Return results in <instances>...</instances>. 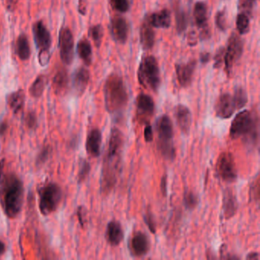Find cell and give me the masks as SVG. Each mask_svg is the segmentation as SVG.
I'll return each instance as SVG.
<instances>
[{
  "instance_id": "cell-24",
  "label": "cell",
  "mask_w": 260,
  "mask_h": 260,
  "mask_svg": "<svg viewBox=\"0 0 260 260\" xmlns=\"http://www.w3.org/2000/svg\"><path fill=\"white\" fill-rule=\"evenodd\" d=\"M146 19L152 27L157 29H169L172 23L171 13L166 9L146 16Z\"/></svg>"
},
{
  "instance_id": "cell-10",
  "label": "cell",
  "mask_w": 260,
  "mask_h": 260,
  "mask_svg": "<svg viewBox=\"0 0 260 260\" xmlns=\"http://www.w3.org/2000/svg\"><path fill=\"white\" fill-rule=\"evenodd\" d=\"M243 41L237 34L233 33L228 40V45L225 50V70L228 77H231L233 66L237 60H240L243 54Z\"/></svg>"
},
{
  "instance_id": "cell-12",
  "label": "cell",
  "mask_w": 260,
  "mask_h": 260,
  "mask_svg": "<svg viewBox=\"0 0 260 260\" xmlns=\"http://www.w3.org/2000/svg\"><path fill=\"white\" fill-rule=\"evenodd\" d=\"M237 110L233 95L229 93H224L220 95L214 106L216 116L221 119H228Z\"/></svg>"
},
{
  "instance_id": "cell-43",
  "label": "cell",
  "mask_w": 260,
  "mask_h": 260,
  "mask_svg": "<svg viewBox=\"0 0 260 260\" xmlns=\"http://www.w3.org/2000/svg\"><path fill=\"white\" fill-rule=\"evenodd\" d=\"M77 218H78L80 225L82 228H84L86 223H87V211L84 206H79L77 212Z\"/></svg>"
},
{
  "instance_id": "cell-26",
  "label": "cell",
  "mask_w": 260,
  "mask_h": 260,
  "mask_svg": "<svg viewBox=\"0 0 260 260\" xmlns=\"http://www.w3.org/2000/svg\"><path fill=\"white\" fill-rule=\"evenodd\" d=\"M68 86V76L66 70L57 72L53 79V88L57 95H63Z\"/></svg>"
},
{
  "instance_id": "cell-32",
  "label": "cell",
  "mask_w": 260,
  "mask_h": 260,
  "mask_svg": "<svg viewBox=\"0 0 260 260\" xmlns=\"http://www.w3.org/2000/svg\"><path fill=\"white\" fill-rule=\"evenodd\" d=\"M233 97L234 99L237 110L244 107L247 105V102H248L247 92L242 87H238V88H236L235 89Z\"/></svg>"
},
{
  "instance_id": "cell-17",
  "label": "cell",
  "mask_w": 260,
  "mask_h": 260,
  "mask_svg": "<svg viewBox=\"0 0 260 260\" xmlns=\"http://www.w3.org/2000/svg\"><path fill=\"white\" fill-rule=\"evenodd\" d=\"M102 140V132L99 128H93L89 131L86 142V150L89 157L97 158L100 156Z\"/></svg>"
},
{
  "instance_id": "cell-16",
  "label": "cell",
  "mask_w": 260,
  "mask_h": 260,
  "mask_svg": "<svg viewBox=\"0 0 260 260\" xmlns=\"http://www.w3.org/2000/svg\"><path fill=\"white\" fill-rule=\"evenodd\" d=\"M197 62L192 60L186 63L175 65L177 79L182 87H188L192 84L193 76L196 71Z\"/></svg>"
},
{
  "instance_id": "cell-35",
  "label": "cell",
  "mask_w": 260,
  "mask_h": 260,
  "mask_svg": "<svg viewBox=\"0 0 260 260\" xmlns=\"http://www.w3.org/2000/svg\"><path fill=\"white\" fill-rule=\"evenodd\" d=\"M215 24L219 30L226 31L228 28V19L225 10L218 11L215 16Z\"/></svg>"
},
{
  "instance_id": "cell-27",
  "label": "cell",
  "mask_w": 260,
  "mask_h": 260,
  "mask_svg": "<svg viewBox=\"0 0 260 260\" xmlns=\"http://www.w3.org/2000/svg\"><path fill=\"white\" fill-rule=\"evenodd\" d=\"M77 53L87 66L92 63V51L90 43L87 39H82L77 44Z\"/></svg>"
},
{
  "instance_id": "cell-47",
  "label": "cell",
  "mask_w": 260,
  "mask_h": 260,
  "mask_svg": "<svg viewBox=\"0 0 260 260\" xmlns=\"http://www.w3.org/2000/svg\"><path fill=\"white\" fill-rule=\"evenodd\" d=\"M160 189H161L162 194L164 196H167V176L166 175L162 177L161 182H160Z\"/></svg>"
},
{
  "instance_id": "cell-45",
  "label": "cell",
  "mask_w": 260,
  "mask_h": 260,
  "mask_svg": "<svg viewBox=\"0 0 260 260\" xmlns=\"http://www.w3.org/2000/svg\"><path fill=\"white\" fill-rule=\"evenodd\" d=\"M19 0H5V6L9 12H13L17 8Z\"/></svg>"
},
{
  "instance_id": "cell-3",
  "label": "cell",
  "mask_w": 260,
  "mask_h": 260,
  "mask_svg": "<svg viewBox=\"0 0 260 260\" xmlns=\"http://www.w3.org/2000/svg\"><path fill=\"white\" fill-rule=\"evenodd\" d=\"M232 139H242L249 145H257L259 141V117L255 112L243 110L233 118L230 128Z\"/></svg>"
},
{
  "instance_id": "cell-34",
  "label": "cell",
  "mask_w": 260,
  "mask_h": 260,
  "mask_svg": "<svg viewBox=\"0 0 260 260\" xmlns=\"http://www.w3.org/2000/svg\"><path fill=\"white\" fill-rule=\"evenodd\" d=\"M183 203L185 207L189 210H193L199 204V198L192 191L185 192L183 196Z\"/></svg>"
},
{
  "instance_id": "cell-13",
  "label": "cell",
  "mask_w": 260,
  "mask_h": 260,
  "mask_svg": "<svg viewBox=\"0 0 260 260\" xmlns=\"http://www.w3.org/2000/svg\"><path fill=\"white\" fill-rule=\"evenodd\" d=\"M194 18L196 25L200 30L199 38L206 40L210 38L211 31L207 23V9L205 3L198 2L194 7Z\"/></svg>"
},
{
  "instance_id": "cell-25",
  "label": "cell",
  "mask_w": 260,
  "mask_h": 260,
  "mask_svg": "<svg viewBox=\"0 0 260 260\" xmlns=\"http://www.w3.org/2000/svg\"><path fill=\"white\" fill-rule=\"evenodd\" d=\"M25 101H26V95L22 89L12 92L7 96V103L14 114H17L22 111L24 107Z\"/></svg>"
},
{
  "instance_id": "cell-41",
  "label": "cell",
  "mask_w": 260,
  "mask_h": 260,
  "mask_svg": "<svg viewBox=\"0 0 260 260\" xmlns=\"http://www.w3.org/2000/svg\"><path fill=\"white\" fill-rule=\"evenodd\" d=\"M145 223H146V226L148 227L149 230L152 233H156V223H155L154 218H153V214L150 211H147L146 214L144 217Z\"/></svg>"
},
{
  "instance_id": "cell-28",
  "label": "cell",
  "mask_w": 260,
  "mask_h": 260,
  "mask_svg": "<svg viewBox=\"0 0 260 260\" xmlns=\"http://www.w3.org/2000/svg\"><path fill=\"white\" fill-rule=\"evenodd\" d=\"M16 53L22 60H29L31 55V49L29 40L26 34H21L16 41Z\"/></svg>"
},
{
  "instance_id": "cell-8",
  "label": "cell",
  "mask_w": 260,
  "mask_h": 260,
  "mask_svg": "<svg viewBox=\"0 0 260 260\" xmlns=\"http://www.w3.org/2000/svg\"><path fill=\"white\" fill-rule=\"evenodd\" d=\"M32 31L36 46L39 50V63L41 66H46L50 60V49L52 43L51 33L41 21L33 25Z\"/></svg>"
},
{
  "instance_id": "cell-4",
  "label": "cell",
  "mask_w": 260,
  "mask_h": 260,
  "mask_svg": "<svg viewBox=\"0 0 260 260\" xmlns=\"http://www.w3.org/2000/svg\"><path fill=\"white\" fill-rule=\"evenodd\" d=\"M104 98L106 110L110 114L122 113L128 103V93L124 80L117 74H112L104 87Z\"/></svg>"
},
{
  "instance_id": "cell-11",
  "label": "cell",
  "mask_w": 260,
  "mask_h": 260,
  "mask_svg": "<svg viewBox=\"0 0 260 260\" xmlns=\"http://www.w3.org/2000/svg\"><path fill=\"white\" fill-rule=\"evenodd\" d=\"M60 59L66 65L71 64L74 55V40L68 28H63L59 34Z\"/></svg>"
},
{
  "instance_id": "cell-50",
  "label": "cell",
  "mask_w": 260,
  "mask_h": 260,
  "mask_svg": "<svg viewBox=\"0 0 260 260\" xmlns=\"http://www.w3.org/2000/svg\"><path fill=\"white\" fill-rule=\"evenodd\" d=\"M7 130V124L5 122H2L0 124V135L5 134Z\"/></svg>"
},
{
  "instance_id": "cell-42",
  "label": "cell",
  "mask_w": 260,
  "mask_h": 260,
  "mask_svg": "<svg viewBox=\"0 0 260 260\" xmlns=\"http://www.w3.org/2000/svg\"><path fill=\"white\" fill-rule=\"evenodd\" d=\"M26 124L30 129H34L37 126V116L35 113L30 112L26 117Z\"/></svg>"
},
{
  "instance_id": "cell-49",
  "label": "cell",
  "mask_w": 260,
  "mask_h": 260,
  "mask_svg": "<svg viewBox=\"0 0 260 260\" xmlns=\"http://www.w3.org/2000/svg\"><path fill=\"white\" fill-rule=\"evenodd\" d=\"M247 260H260V255L258 253H250L247 256Z\"/></svg>"
},
{
  "instance_id": "cell-29",
  "label": "cell",
  "mask_w": 260,
  "mask_h": 260,
  "mask_svg": "<svg viewBox=\"0 0 260 260\" xmlns=\"http://www.w3.org/2000/svg\"><path fill=\"white\" fill-rule=\"evenodd\" d=\"M47 85V77L44 75L38 76L29 88V93L33 98L38 99L42 95Z\"/></svg>"
},
{
  "instance_id": "cell-5",
  "label": "cell",
  "mask_w": 260,
  "mask_h": 260,
  "mask_svg": "<svg viewBox=\"0 0 260 260\" xmlns=\"http://www.w3.org/2000/svg\"><path fill=\"white\" fill-rule=\"evenodd\" d=\"M140 84L144 88L157 92L161 84L160 66L153 56L144 58L140 63L138 71Z\"/></svg>"
},
{
  "instance_id": "cell-2",
  "label": "cell",
  "mask_w": 260,
  "mask_h": 260,
  "mask_svg": "<svg viewBox=\"0 0 260 260\" xmlns=\"http://www.w3.org/2000/svg\"><path fill=\"white\" fill-rule=\"evenodd\" d=\"M24 202V185L14 173L4 176L0 188V203L9 219H15L22 211Z\"/></svg>"
},
{
  "instance_id": "cell-46",
  "label": "cell",
  "mask_w": 260,
  "mask_h": 260,
  "mask_svg": "<svg viewBox=\"0 0 260 260\" xmlns=\"http://www.w3.org/2000/svg\"><path fill=\"white\" fill-rule=\"evenodd\" d=\"M198 37L196 33L194 31H192L189 32V38H188V44L190 46H195L197 44Z\"/></svg>"
},
{
  "instance_id": "cell-15",
  "label": "cell",
  "mask_w": 260,
  "mask_h": 260,
  "mask_svg": "<svg viewBox=\"0 0 260 260\" xmlns=\"http://www.w3.org/2000/svg\"><path fill=\"white\" fill-rule=\"evenodd\" d=\"M111 32L117 42L124 44L129 35V25L124 18L115 16L111 21Z\"/></svg>"
},
{
  "instance_id": "cell-18",
  "label": "cell",
  "mask_w": 260,
  "mask_h": 260,
  "mask_svg": "<svg viewBox=\"0 0 260 260\" xmlns=\"http://www.w3.org/2000/svg\"><path fill=\"white\" fill-rule=\"evenodd\" d=\"M175 117L181 131L185 135H189L192 122V113L189 108L184 105H178L175 108Z\"/></svg>"
},
{
  "instance_id": "cell-7",
  "label": "cell",
  "mask_w": 260,
  "mask_h": 260,
  "mask_svg": "<svg viewBox=\"0 0 260 260\" xmlns=\"http://www.w3.org/2000/svg\"><path fill=\"white\" fill-rule=\"evenodd\" d=\"M62 199V190L60 185L50 182L44 185L39 192V210L44 216H48L58 209Z\"/></svg>"
},
{
  "instance_id": "cell-23",
  "label": "cell",
  "mask_w": 260,
  "mask_h": 260,
  "mask_svg": "<svg viewBox=\"0 0 260 260\" xmlns=\"http://www.w3.org/2000/svg\"><path fill=\"white\" fill-rule=\"evenodd\" d=\"M140 41L144 50H150L154 46L155 32L146 17L141 25L140 30Z\"/></svg>"
},
{
  "instance_id": "cell-37",
  "label": "cell",
  "mask_w": 260,
  "mask_h": 260,
  "mask_svg": "<svg viewBox=\"0 0 260 260\" xmlns=\"http://www.w3.org/2000/svg\"><path fill=\"white\" fill-rule=\"evenodd\" d=\"M175 21H176V29L177 31L179 33H182L185 31L187 28L188 19L186 14L184 12H179L176 14L175 16Z\"/></svg>"
},
{
  "instance_id": "cell-22",
  "label": "cell",
  "mask_w": 260,
  "mask_h": 260,
  "mask_svg": "<svg viewBox=\"0 0 260 260\" xmlns=\"http://www.w3.org/2000/svg\"><path fill=\"white\" fill-rule=\"evenodd\" d=\"M89 71L85 67H80L73 75V87L74 92L78 96H81L85 92L89 82Z\"/></svg>"
},
{
  "instance_id": "cell-36",
  "label": "cell",
  "mask_w": 260,
  "mask_h": 260,
  "mask_svg": "<svg viewBox=\"0 0 260 260\" xmlns=\"http://www.w3.org/2000/svg\"><path fill=\"white\" fill-rule=\"evenodd\" d=\"M256 0H239V9L242 13L251 16Z\"/></svg>"
},
{
  "instance_id": "cell-1",
  "label": "cell",
  "mask_w": 260,
  "mask_h": 260,
  "mask_svg": "<svg viewBox=\"0 0 260 260\" xmlns=\"http://www.w3.org/2000/svg\"><path fill=\"white\" fill-rule=\"evenodd\" d=\"M124 138L118 128L111 131L106 158L102 169L101 188L105 193L113 190L121 173Z\"/></svg>"
},
{
  "instance_id": "cell-40",
  "label": "cell",
  "mask_w": 260,
  "mask_h": 260,
  "mask_svg": "<svg viewBox=\"0 0 260 260\" xmlns=\"http://www.w3.org/2000/svg\"><path fill=\"white\" fill-rule=\"evenodd\" d=\"M225 48H220L217 51L216 54L214 57V68L219 69L222 66L224 61H225Z\"/></svg>"
},
{
  "instance_id": "cell-44",
  "label": "cell",
  "mask_w": 260,
  "mask_h": 260,
  "mask_svg": "<svg viewBox=\"0 0 260 260\" xmlns=\"http://www.w3.org/2000/svg\"><path fill=\"white\" fill-rule=\"evenodd\" d=\"M144 139L146 142L149 143L151 142L153 140V129L150 124H147L145 127L144 132Z\"/></svg>"
},
{
  "instance_id": "cell-21",
  "label": "cell",
  "mask_w": 260,
  "mask_h": 260,
  "mask_svg": "<svg viewBox=\"0 0 260 260\" xmlns=\"http://www.w3.org/2000/svg\"><path fill=\"white\" fill-rule=\"evenodd\" d=\"M137 111L141 117H151L154 114L155 102L153 98L147 94L141 93L137 97Z\"/></svg>"
},
{
  "instance_id": "cell-38",
  "label": "cell",
  "mask_w": 260,
  "mask_h": 260,
  "mask_svg": "<svg viewBox=\"0 0 260 260\" xmlns=\"http://www.w3.org/2000/svg\"><path fill=\"white\" fill-rule=\"evenodd\" d=\"M111 4L115 10L121 13L128 12L130 9L128 0H111Z\"/></svg>"
},
{
  "instance_id": "cell-19",
  "label": "cell",
  "mask_w": 260,
  "mask_h": 260,
  "mask_svg": "<svg viewBox=\"0 0 260 260\" xmlns=\"http://www.w3.org/2000/svg\"><path fill=\"white\" fill-rule=\"evenodd\" d=\"M238 210V202L236 195L231 189H226L223 194V214L226 220L233 218Z\"/></svg>"
},
{
  "instance_id": "cell-51",
  "label": "cell",
  "mask_w": 260,
  "mask_h": 260,
  "mask_svg": "<svg viewBox=\"0 0 260 260\" xmlns=\"http://www.w3.org/2000/svg\"><path fill=\"white\" fill-rule=\"evenodd\" d=\"M5 250H6V248H5V243L0 240V256L3 255Z\"/></svg>"
},
{
  "instance_id": "cell-14",
  "label": "cell",
  "mask_w": 260,
  "mask_h": 260,
  "mask_svg": "<svg viewBox=\"0 0 260 260\" xmlns=\"http://www.w3.org/2000/svg\"><path fill=\"white\" fill-rule=\"evenodd\" d=\"M150 247V240L147 235L143 232H135L130 239L129 250L134 257H141L146 255Z\"/></svg>"
},
{
  "instance_id": "cell-30",
  "label": "cell",
  "mask_w": 260,
  "mask_h": 260,
  "mask_svg": "<svg viewBox=\"0 0 260 260\" xmlns=\"http://www.w3.org/2000/svg\"><path fill=\"white\" fill-rule=\"evenodd\" d=\"M236 29L240 34H246L250 31V16L240 12L236 17Z\"/></svg>"
},
{
  "instance_id": "cell-33",
  "label": "cell",
  "mask_w": 260,
  "mask_h": 260,
  "mask_svg": "<svg viewBox=\"0 0 260 260\" xmlns=\"http://www.w3.org/2000/svg\"><path fill=\"white\" fill-rule=\"evenodd\" d=\"M90 171V163H88L85 159H81L80 161L78 175H77V180H78L79 184L83 183L87 179Z\"/></svg>"
},
{
  "instance_id": "cell-31",
  "label": "cell",
  "mask_w": 260,
  "mask_h": 260,
  "mask_svg": "<svg viewBox=\"0 0 260 260\" xmlns=\"http://www.w3.org/2000/svg\"><path fill=\"white\" fill-rule=\"evenodd\" d=\"M88 35L90 36L95 47L99 48L101 46L102 38H103V28L101 25H95V26H92L88 30Z\"/></svg>"
},
{
  "instance_id": "cell-20",
  "label": "cell",
  "mask_w": 260,
  "mask_h": 260,
  "mask_svg": "<svg viewBox=\"0 0 260 260\" xmlns=\"http://www.w3.org/2000/svg\"><path fill=\"white\" fill-rule=\"evenodd\" d=\"M124 231L121 223L113 220L108 224L106 237V240L111 246L117 247L121 244L124 240Z\"/></svg>"
},
{
  "instance_id": "cell-48",
  "label": "cell",
  "mask_w": 260,
  "mask_h": 260,
  "mask_svg": "<svg viewBox=\"0 0 260 260\" xmlns=\"http://www.w3.org/2000/svg\"><path fill=\"white\" fill-rule=\"evenodd\" d=\"M211 60V55L207 52H203L200 55V61L203 64L208 63Z\"/></svg>"
},
{
  "instance_id": "cell-6",
  "label": "cell",
  "mask_w": 260,
  "mask_h": 260,
  "mask_svg": "<svg viewBox=\"0 0 260 260\" xmlns=\"http://www.w3.org/2000/svg\"><path fill=\"white\" fill-rule=\"evenodd\" d=\"M158 134L159 149L163 157L173 160L175 156L173 144L174 130L172 120L167 115L160 116L156 123Z\"/></svg>"
},
{
  "instance_id": "cell-9",
  "label": "cell",
  "mask_w": 260,
  "mask_h": 260,
  "mask_svg": "<svg viewBox=\"0 0 260 260\" xmlns=\"http://www.w3.org/2000/svg\"><path fill=\"white\" fill-rule=\"evenodd\" d=\"M217 173L221 180L233 182L237 179L234 157L231 152H223L217 161Z\"/></svg>"
},
{
  "instance_id": "cell-39",
  "label": "cell",
  "mask_w": 260,
  "mask_h": 260,
  "mask_svg": "<svg viewBox=\"0 0 260 260\" xmlns=\"http://www.w3.org/2000/svg\"><path fill=\"white\" fill-rule=\"evenodd\" d=\"M51 146L50 145L48 146H44V147L41 149V151L38 153V157H37V160H36V163L38 165H41L43 163H45L47 160L49 158L50 154H51Z\"/></svg>"
}]
</instances>
